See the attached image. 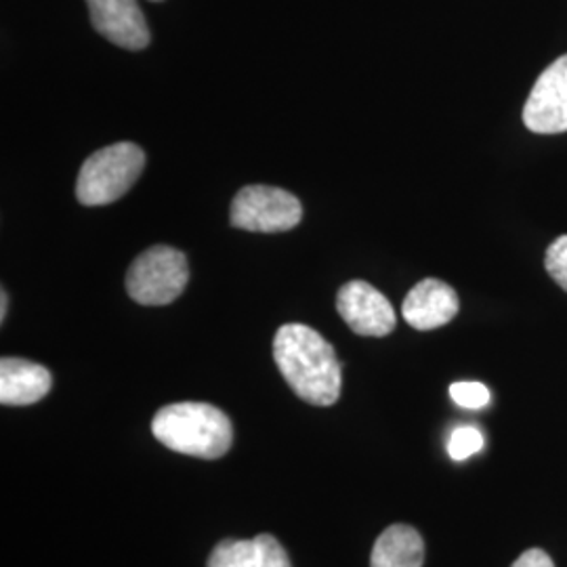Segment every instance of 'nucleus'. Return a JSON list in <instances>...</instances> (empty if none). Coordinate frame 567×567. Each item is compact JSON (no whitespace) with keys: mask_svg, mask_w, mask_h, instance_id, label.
Masks as SVG:
<instances>
[{"mask_svg":"<svg viewBox=\"0 0 567 567\" xmlns=\"http://www.w3.org/2000/svg\"><path fill=\"white\" fill-rule=\"evenodd\" d=\"M7 299H9V297H7V292L2 290V292H0V320H4V316H7Z\"/></svg>","mask_w":567,"mask_h":567,"instance_id":"18","label":"nucleus"},{"mask_svg":"<svg viewBox=\"0 0 567 567\" xmlns=\"http://www.w3.org/2000/svg\"><path fill=\"white\" fill-rule=\"evenodd\" d=\"M450 398L463 408L480 410L489 404V391L484 383L477 381H458L450 386Z\"/></svg>","mask_w":567,"mask_h":567,"instance_id":"14","label":"nucleus"},{"mask_svg":"<svg viewBox=\"0 0 567 567\" xmlns=\"http://www.w3.org/2000/svg\"><path fill=\"white\" fill-rule=\"evenodd\" d=\"M152 2H161V0H152Z\"/></svg>","mask_w":567,"mask_h":567,"instance_id":"19","label":"nucleus"},{"mask_svg":"<svg viewBox=\"0 0 567 567\" xmlns=\"http://www.w3.org/2000/svg\"><path fill=\"white\" fill-rule=\"evenodd\" d=\"M425 543L414 527L395 524L377 538L370 567H423Z\"/></svg>","mask_w":567,"mask_h":567,"instance_id":"11","label":"nucleus"},{"mask_svg":"<svg viewBox=\"0 0 567 567\" xmlns=\"http://www.w3.org/2000/svg\"><path fill=\"white\" fill-rule=\"evenodd\" d=\"M51 372L41 364L2 358L0 362V402L2 405H30L41 402L51 391Z\"/></svg>","mask_w":567,"mask_h":567,"instance_id":"10","label":"nucleus"},{"mask_svg":"<svg viewBox=\"0 0 567 567\" xmlns=\"http://www.w3.org/2000/svg\"><path fill=\"white\" fill-rule=\"evenodd\" d=\"M189 280V265L182 250L156 244L142 252L126 271V292L133 301L147 307L177 301Z\"/></svg>","mask_w":567,"mask_h":567,"instance_id":"4","label":"nucleus"},{"mask_svg":"<svg viewBox=\"0 0 567 567\" xmlns=\"http://www.w3.org/2000/svg\"><path fill=\"white\" fill-rule=\"evenodd\" d=\"M458 309V295L450 284L426 278L405 295L402 316L416 330H435L450 324Z\"/></svg>","mask_w":567,"mask_h":567,"instance_id":"9","label":"nucleus"},{"mask_svg":"<svg viewBox=\"0 0 567 567\" xmlns=\"http://www.w3.org/2000/svg\"><path fill=\"white\" fill-rule=\"evenodd\" d=\"M511 567H555V564L543 548H527Z\"/></svg>","mask_w":567,"mask_h":567,"instance_id":"17","label":"nucleus"},{"mask_svg":"<svg viewBox=\"0 0 567 567\" xmlns=\"http://www.w3.org/2000/svg\"><path fill=\"white\" fill-rule=\"evenodd\" d=\"M93 28L116 47L140 51L150 44V30L137 0H86Z\"/></svg>","mask_w":567,"mask_h":567,"instance_id":"8","label":"nucleus"},{"mask_svg":"<svg viewBox=\"0 0 567 567\" xmlns=\"http://www.w3.org/2000/svg\"><path fill=\"white\" fill-rule=\"evenodd\" d=\"M303 219L299 198L280 187L248 185L243 187L229 210V221L244 231L278 234L290 231Z\"/></svg>","mask_w":567,"mask_h":567,"instance_id":"5","label":"nucleus"},{"mask_svg":"<svg viewBox=\"0 0 567 567\" xmlns=\"http://www.w3.org/2000/svg\"><path fill=\"white\" fill-rule=\"evenodd\" d=\"M484 447V435L475 426H458L450 435L447 442V454L452 461H465Z\"/></svg>","mask_w":567,"mask_h":567,"instance_id":"13","label":"nucleus"},{"mask_svg":"<svg viewBox=\"0 0 567 567\" xmlns=\"http://www.w3.org/2000/svg\"><path fill=\"white\" fill-rule=\"evenodd\" d=\"M545 269L548 276L567 292V236H559L557 240L548 244Z\"/></svg>","mask_w":567,"mask_h":567,"instance_id":"15","label":"nucleus"},{"mask_svg":"<svg viewBox=\"0 0 567 567\" xmlns=\"http://www.w3.org/2000/svg\"><path fill=\"white\" fill-rule=\"evenodd\" d=\"M152 433L168 450L206 461L225 456L234 440L227 414L200 402H182L158 410L152 421Z\"/></svg>","mask_w":567,"mask_h":567,"instance_id":"2","label":"nucleus"},{"mask_svg":"<svg viewBox=\"0 0 567 567\" xmlns=\"http://www.w3.org/2000/svg\"><path fill=\"white\" fill-rule=\"evenodd\" d=\"M337 309L355 334L386 337L395 330L398 316L385 295L364 280L344 284L337 297Z\"/></svg>","mask_w":567,"mask_h":567,"instance_id":"7","label":"nucleus"},{"mask_svg":"<svg viewBox=\"0 0 567 567\" xmlns=\"http://www.w3.org/2000/svg\"><path fill=\"white\" fill-rule=\"evenodd\" d=\"M143 166L145 154L137 143H114L91 154L79 173V203L82 206L116 203L140 179Z\"/></svg>","mask_w":567,"mask_h":567,"instance_id":"3","label":"nucleus"},{"mask_svg":"<svg viewBox=\"0 0 567 567\" xmlns=\"http://www.w3.org/2000/svg\"><path fill=\"white\" fill-rule=\"evenodd\" d=\"M255 540H257V548H259L257 567H292L282 545L274 536L259 534Z\"/></svg>","mask_w":567,"mask_h":567,"instance_id":"16","label":"nucleus"},{"mask_svg":"<svg viewBox=\"0 0 567 567\" xmlns=\"http://www.w3.org/2000/svg\"><path fill=\"white\" fill-rule=\"evenodd\" d=\"M524 124L538 135L567 131V55L553 61L532 86L524 105Z\"/></svg>","mask_w":567,"mask_h":567,"instance_id":"6","label":"nucleus"},{"mask_svg":"<svg viewBox=\"0 0 567 567\" xmlns=\"http://www.w3.org/2000/svg\"><path fill=\"white\" fill-rule=\"evenodd\" d=\"M274 360L303 402L337 404L343 383L341 362L318 330L305 324L282 326L274 339Z\"/></svg>","mask_w":567,"mask_h":567,"instance_id":"1","label":"nucleus"},{"mask_svg":"<svg viewBox=\"0 0 567 567\" xmlns=\"http://www.w3.org/2000/svg\"><path fill=\"white\" fill-rule=\"evenodd\" d=\"M259 548L257 540H236L227 538L221 540L210 553L208 567H257Z\"/></svg>","mask_w":567,"mask_h":567,"instance_id":"12","label":"nucleus"}]
</instances>
